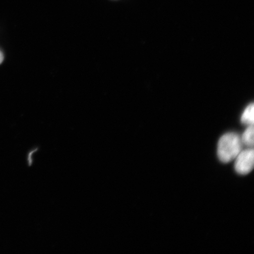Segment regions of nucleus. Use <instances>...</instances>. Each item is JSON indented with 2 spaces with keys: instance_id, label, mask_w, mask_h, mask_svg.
Returning a JSON list of instances; mask_svg holds the SVG:
<instances>
[{
  "instance_id": "f03ea898",
  "label": "nucleus",
  "mask_w": 254,
  "mask_h": 254,
  "mask_svg": "<svg viewBox=\"0 0 254 254\" xmlns=\"http://www.w3.org/2000/svg\"><path fill=\"white\" fill-rule=\"evenodd\" d=\"M254 152L253 148L241 151L236 158L235 169L238 174H249L254 168Z\"/></svg>"
},
{
  "instance_id": "7ed1b4c3",
  "label": "nucleus",
  "mask_w": 254,
  "mask_h": 254,
  "mask_svg": "<svg viewBox=\"0 0 254 254\" xmlns=\"http://www.w3.org/2000/svg\"><path fill=\"white\" fill-rule=\"evenodd\" d=\"M254 104L248 106L241 116V122L245 125H253L254 124Z\"/></svg>"
},
{
  "instance_id": "39448f33",
  "label": "nucleus",
  "mask_w": 254,
  "mask_h": 254,
  "mask_svg": "<svg viewBox=\"0 0 254 254\" xmlns=\"http://www.w3.org/2000/svg\"><path fill=\"white\" fill-rule=\"evenodd\" d=\"M3 60H4V55H3L2 53L0 51V64H1Z\"/></svg>"
},
{
  "instance_id": "f257e3e1",
  "label": "nucleus",
  "mask_w": 254,
  "mask_h": 254,
  "mask_svg": "<svg viewBox=\"0 0 254 254\" xmlns=\"http://www.w3.org/2000/svg\"><path fill=\"white\" fill-rule=\"evenodd\" d=\"M242 148L243 142L240 136L235 133H227L218 141V157L222 163H229L236 159Z\"/></svg>"
},
{
  "instance_id": "20e7f679",
  "label": "nucleus",
  "mask_w": 254,
  "mask_h": 254,
  "mask_svg": "<svg viewBox=\"0 0 254 254\" xmlns=\"http://www.w3.org/2000/svg\"><path fill=\"white\" fill-rule=\"evenodd\" d=\"M243 144L247 147H253L254 145V127L250 125L244 132L242 137L241 138Z\"/></svg>"
}]
</instances>
